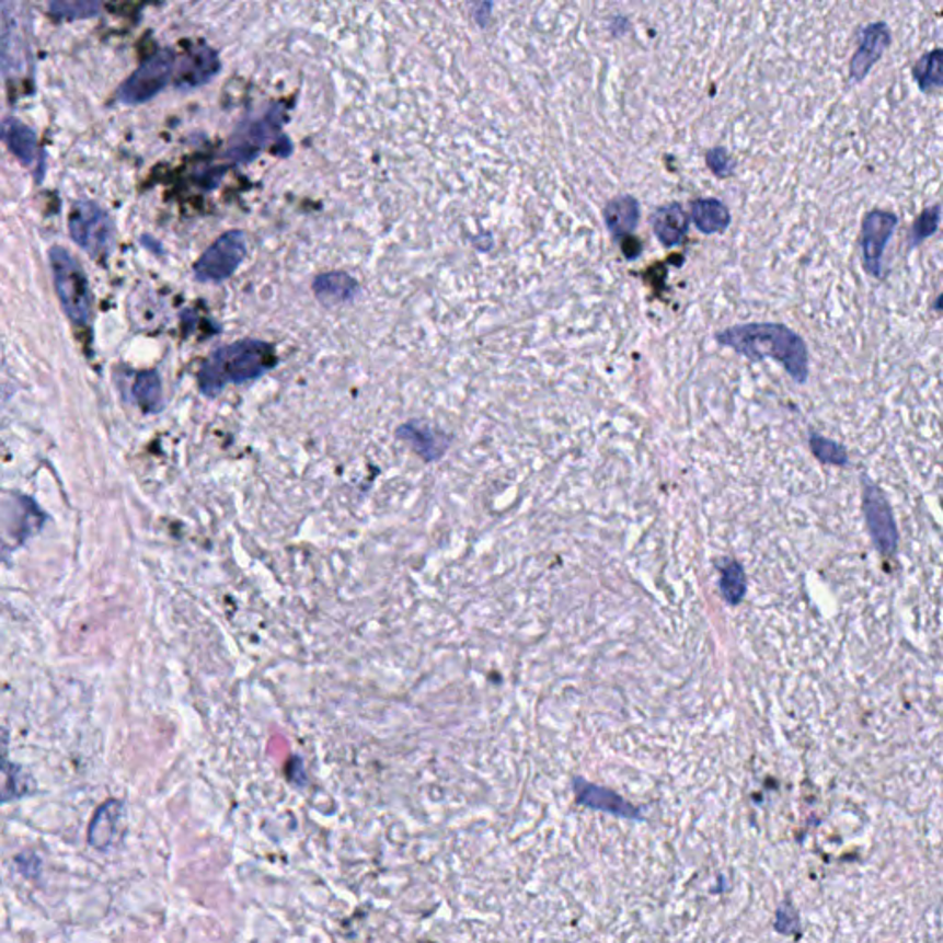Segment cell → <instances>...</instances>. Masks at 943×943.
<instances>
[{
    "instance_id": "obj_27",
    "label": "cell",
    "mask_w": 943,
    "mask_h": 943,
    "mask_svg": "<svg viewBox=\"0 0 943 943\" xmlns=\"http://www.w3.org/2000/svg\"><path fill=\"white\" fill-rule=\"evenodd\" d=\"M775 929L783 932V934H794V932L798 931V915L794 912L791 904H785L783 907H780V910H778V916H775Z\"/></svg>"
},
{
    "instance_id": "obj_19",
    "label": "cell",
    "mask_w": 943,
    "mask_h": 943,
    "mask_svg": "<svg viewBox=\"0 0 943 943\" xmlns=\"http://www.w3.org/2000/svg\"><path fill=\"white\" fill-rule=\"evenodd\" d=\"M135 402L146 413L161 412L162 388L161 378L157 371H142L137 375L134 382Z\"/></svg>"
},
{
    "instance_id": "obj_12",
    "label": "cell",
    "mask_w": 943,
    "mask_h": 943,
    "mask_svg": "<svg viewBox=\"0 0 943 943\" xmlns=\"http://www.w3.org/2000/svg\"><path fill=\"white\" fill-rule=\"evenodd\" d=\"M0 140L10 148L13 156L23 162L28 170H34L35 175H43V151L35 137L34 129L28 128L24 122L18 118H2L0 120Z\"/></svg>"
},
{
    "instance_id": "obj_16",
    "label": "cell",
    "mask_w": 943,
    "mask_h": 943,
    "mask_svg": "<svg viewBox=\"0 0 943 943\" xmlns=\"http://www.w3.org/2000/svg\"><path fill=\"white\" fill-rule=\"evenodd\" d=\"M691 221L697 227V231L712 237V234H723L728 231L732 223V215L729 209L717 197H699L691 203Z\"/></svg>"
},
{
    "instance_id": "obj_10",
    "label": "cell",
    "mask_w": 943,
    "mask_h": 943,
    "mask_svg": "<svg viewBox=\"0 0 943 943\" xmlns=\"http://www.w3.org/2000/svg\"><path fill=\"white\" fill-rule=\"evenodd\" d=\"M892 32L885 21L866 24L861 30V45L850 61L851 81H864L870 70L883 58L886 48L890 47Z\"/></svg>"
},
{
    "instance_id": "obj_13",
    "label": "cell",
    "mask_w": 943,
    "mask_h": 943,
    "mask_svg": "<svg viewBox=\"0 0 943 943\" xmlns=\"http://www.w3.org/2000/svg\"><path fill=\"white\" fill-rule=\"evenodd\" d=\"M220 70V59L212 48L207 45L192 47L183 58L175 64V85L181 89L203 85Z\"/></svg>"
},
{
    "instance_id": "obj_24",
    "label": "cell",
    "mask_w": 943,
    "mask_h": 943,
    "mask_svg": "<svg viewBox=\"0 0 943 943\" xmlns=\"http://www.w3.org/2000/svg\"><path fill=\"white\" fill-rule=\"evenodd\" d=\"M809 445L813 453L823 463L835 464V467L848 464V452H846L844 446L839 445L837 440L828 439V437H823V435L813 432L809 437Z\"/></svg>"
},
{
    "instance_id": "obj_28",
    "label": "cell",
    "mask_w": 943,
    "mask_h": 943,
    "mask_svg": "<svg viewBox=\"0 0 943 943\" xmlns=\"http://www.w3.org/2000/svg\"><path fill=\"white\" fill-rule=\"evenodd\" d=\"M620 245L626 261H636L637 256L642 255V242L636 237H626L621 240Z\"/></svg>"
},
{
    "instance_id": "obj_17",
    "label": "cell",
    "mask_w": 943,
    "mask_h": 943,
    "mask_svg": "<svg viewBox=\"0 0 943 943\" xmlns=\"http://www.w3.org/2000/svg\"><path fill=\"white\" fill-rule=\"evenodd\" d=\"M943 53L942 48H932L931 53L923 54L915 67H912V78H915L921 93H932L936 89L943 88Z\"/></svg>"
},
{
    "instance_id": "obj_18",
    "label": "cell",
    "mask_w": 943,
    "mask_h": 943,
    "mask_svg": "<svg viewBox=\"0 0 943 943\" xmlns=\"http://www.w3.org/2000/svg\"><path fill=\"white\" fill-rule=\"evenodd\" d=\"M120 802L111 800L107 804L100 807L99 813L94 816L93 824L89 828V842L96 848H105L110 844L113 835L116 831V824L122 815Z\"/></svg>"
},
{
    "instance_id": "obj_23",
    "label": "cell",
    "mask_w": 943,
    "mask_h": 943,
    "mask_svg": "<svg viewBox=\"0 0 943 943\" xmlns=\"http://www.w3.org/2000/svg\"><path fill=\"white\" fill-rule=\"evenodd\" d=\"M356 290V283L353 278L343 275V273H334V275H324L315 283V291L324 301H345L350 294Z\"/></svg>"
},
{
    "instance_id": "obj_25",
    "label": "cell",
    "mask_w": 943,
    "mask_h": 943,
    "mask_svg": "<svg viewBox=\"0 0 943 943\" xmlns=\"http://www.w3.org/2000/svg\"><path fill=\"white\" fill-rule=\"evenodd\" d=\"M706 164L710 172L718 180L732 177L735 174V169H737V162L734 161V157L729 156V151L724 146H715L708 151Z\"/></svg>"
},
{
    "instance_id": "obj_6",
    "label": "cell",
    "mask_w": 943,
    "mask_h": 943,
    "mask_svg": "<svg viewBox=\"0 0 943 943\" xmlns=\"http://www.w3.org/2000/svg\"><path fill=\"white\" fill-rule=\"evenodd\" d=\"M175 69V54L170 48H162L146 59L128 80L122 83L118 99L124 104H142L161 93L169 85Z\"/></svg>"
},
{
    "instance_id": "obj_3",
    "label": "cell",
    "mask_w": 943,
    "mask_h": 943,
    "mask_svg": "<svg viewBox=\"0 0 943 943\" xmlns=\"http://www.w3.org/2000/svg\"><path fill=\"white\" fill-rule=\"evenodd\" d=\"M50 267H53L54 286L58 291L59 302L70 321L85 324L91 318V290L85 272L69 251L64 248L50 250Z\"/></svg>"
},
{
    "instance_id": "obj_20",
    "label": "cell",
    "mask_w": 943,
    "mask_h": 943,
    "mask_svg": "<svg viewBox=\"0 0 943 943\" xmlns=\"http://www.w3.org/2000/svg\"><path fill=\"white\" fill-rule=\"evenodd\" d=\"M940 221H942V205L934 203L932 207H927L910 227L909 237H907L909 251L920 248L921 243L934 237L940 229Z\"/></svg>"
},
{
    "instance_id": "obj_9",
    "label": "cell",
    "mask_w": 943,
    "mask_h": 943,
    "mask_svg": "<svg viewBox=\"0 0 943 943\" xmlns=\"http://www.w3.org/2000/svg\"><path fill=\"white\" fill-rule=\"evenodd\" d=\"M863 485L864 518L869 524L872 542L883 555H892L896 553L899 544V532H897L896 518L892 513L890 504L874 481L864 478Z\"/></svg>"
},
{
    "instance_id": "obj_5",
    "label": "cell",
    "mask_w": 943,
    "mask_h": 943,
    "mask_svg": "<svg viewBox=\"0 0 943 943\" xmlns=\"http://www.w3.org/2000/svg\"><path fill=\"white\" fill-rule=\"evenodd\" d=\"M32 64L30 45V19L23 4L2 7V34H0V65L7 76H26Z\"/></svg>"
},
{
    "instance_id": "obj_21",
    "label": "cell",
    "mask_w": 943,
    "mask_h": 943,
    "mask_svg": "<svg viewBox=\"0 0 943 943\" xmlns=\"http://www.w3.org/2000/svg\"><path fill=\"white\" fill-rule=\"evenodd\" d=\"M721 591L728 605H739L743 601L747 594V575L739 562L732 561L721 567Z\"/></svg>"
},
{
    "instance_id": "obj_31",
    "label": "cell",
    "mask_w": 943,
    "mask_h": 943,
    "mask_svg": "<svg viewBox=\"0 0 943 943\" xmlns=\"http://www.w3.org/2000/svg\"><path fill=\"white\" fill-rule=\"evenodd\" d=\"M942 299L943 296L936 297V304H934V310H936V312H942Z\"/></svg>"
},
{
    "instance_id": "obj_4",
    "label": "cell",
    "mask_w": 943,
    "mask_h": 943,
    "mask_svg": "<svg viewBox=\"0 0 943 943\" xmlns=\"http://www.w3.org/2000/svg\"><path fill=\"white\" fill-rule=\"evenodd\" d=\"M70 237L94 258L110 255L115 245V223L93 202H78L69 215Z\"/></svg>"
},
{
    "instance_id": "obj_26",
    "label": "cell",
    "mask_w": 943,
    "mask_h": 943,
    "mask_svg": "<svg viewBox=\"0 0 943 943\" xmlns=\"http://www.w3.org/2000/svg\"><path fill=\"white\" fill-rule=\"evenodd\" d=\"M50 10L58 18H91L94 13H99L100 4H94V2H58V4H53Z\"/></svg>"
},
{
    "instance_id": "obj_30",
    "label": "cell",
    "mask_w": 943,
    "mask_h": 943,
    "mask_svg": "<svg viewBox=\"0 0 943 943\" xmlns=\"http://www.w3.org/2000/svg\"><path fill=\"white\" fill-rule=\"evenodd\" d=\"M8 743H10L8 732L0 726V763H4V761H7Z\"/></svg>"
},
{
    "instance_id": "obj_29",
    "label": "cell",
    "mask_w": 943,
    "mask_h": 943,
    "mask_svg": "<svg viewBox=\"0 0 943 943\" xmlns=\"http://www.w3.org/2000/svg\"><path fill=\"white\" fill-rule=\"evenodd\" d=\"M631 28V21L625 15H613L612 21H610V34L613 37H621V35H625Z\"/></svg>"
},
{
    "instance_id": "obj_7",
    "label": "cell",
    "mask_w": 943,
    "mask_h": 943,
    "mask_svg": "<svg viewBox=\"0 0 943 943\" xmlns=\"http://www.w3.org/2000/svg\"><path fill=\"white\" fill-rule=\"evenodd\" d=\"M243 256H245L243 232H226L196 262L194 275L202 283H221L237 272Z\"/></svg>"
},
{
    "instance_id": "obj_22",
    "label": "cell",
    "mask_w": 943,
    "mask_h": 943,
    "mask_svg": "<svg viewBox=\"0 0 943 943\" xmlns=\"http://www.w3.org/2000/svg\"><path fill=\"white\" fill-rule=\"evenodd\" d=\"M28 775L19 769L18 764L0 763V804L8 800L19 798L30 791Z\"/></svg>"
},
{
    "instance_id": "obj_2",
    "label": "cell",
    "mask_w": 943,
    "mask_h": 943,
    "mask_svg": "<svg viewBox=\"0 0 943 943\" xmlns=\"http://www.w3.org/2000/svg\"><path fill=\"white\" fill-rule=\"evenodd\" d=\"M275 350L269 343L248 340L216 350L199 371L203 393L215 396L227 383H243L262 377L275 365Z\"/></svg>"
},
{
    "instance_id": "obj_1",
    "label": "cell",
    "mask_w": 943,
    "mask_h": 943,
    "mask_svg": "<svg viewBox=\"0 0 943 943\" xmlns=\"http://www.w3.org/2000/svg\"><path fill=\"white\" fill-rule=\"evenodd\" d=\"M721 347L732 348L752 364L763 359H775L783 365L789 377L796 383L809 378V347L798 332L783 323L734 324L715 334Z\"/></svg>"
},
{
    "instance_id": "obj_8",
    "label": "cell",
    "mask_w": 943,
    "mask_h": 943,
    "mask_svg": "<svg viewBox=\"0 0 943 943\" xmlns=\"http://www.w3.org/2000/svg\"><path fill=\"white\" fill-rule=\"evenodd\" d=\"M897 226H899V218L890 210L872 209L864 215L863 229H861V256H863L864 272L874 278H883V256Z\"/></svg>"
},
{
    "instance_id": "obj_14",
    "label": "cell",
    "mask_w": 943,
    "mask_h": 943,
    "mask_svg": "<svg viewBox=\"0 0 943 943\" xmlns=\"http://www.w3.org/2000/svg\"><path fill=\"white\" fill-rule=\"evenodd\" d=\"M640 218H642V207L632 194L612 197L602 209L605 227L616 243L632 237V232L637 229Z\"/></svg>"
},
{
    "instance_id": "obj_15",
    "label": "cell",
    "mask_w": 943,
    "mask_h": 943,
    "mask_svg": "<svg viewBox=\"0 0 943 943\" xmlns=\"http://www.w3.org/2000/svg\"><path fill=\"white\" fill-rule=\"evenodd\" d=\"M689 220L688 212L683 210L680 203H669L662 205L651 215V227H653L654 237L658 238V242L666 248H678L686 242L688 237Z\"/></svg>"
},
{
    "instance_id": "obj_11",
    "label": "cell",
    "mask_w": 943,
    "mask_h": 943,
    "mask_svg": "<svg viewBox=\"0 0 943 943\" xmlns=\"http://www.w3.org/2000/svg\"><path fill=\"white\" fill-rule=\"evenodd\" d=\"M573 791H575L577 804L590 807V809L602 810V813H608V815L618 816V818H629V820H642L643 818L640 807L632 805L631 802H626L623 796L613 793L610 789L594 785V783L586 782L583 778H575L573 780Z\"/></svg>"
}]
</instances>
